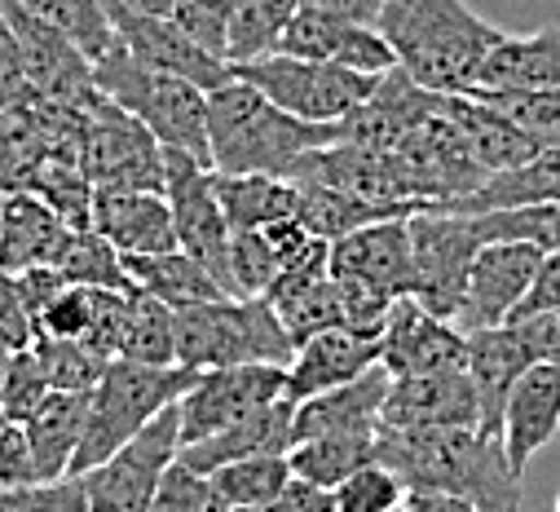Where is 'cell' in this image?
Returning a JSON list of instances; mask_svg holds the SVG:
<instances>
[{"mask_svg":"<svg viewBox=\"0 0 560 512\" xmlns=\"http://www.w3.org/2000/svg\"><path fill=\"white\" fill-rule=\"evenodd\" d=\"M225 512H256V508H273L278 494H283L292 464L288 455H247L234 464H221L208 473Z\"/></svg>","mask_w":560,"mask_h":512,"instance_id":"cell-35","label":"cell"},{"mask_svg":"<svg viewBox=\"0 0 560 512\" xmlns=\"http://www.w3.org/2000/svg\"><path fill=\"white\" fill-rule=\"evenodd\" d=\"M296 340L288 336L273 301L260 296H212L177 310V362L190 371L234 362L288 366Z\"/></svg>","mask_w":560,"mask_h":512,"instance_id":"cell-6","label":"cell"},{"mask_svg":"<svg viewBox=\"0 0 560 512\" xmlns=\"http://www.w3.org/2000/svg\"><path fill=\"white\" fill-rule=\"evenodd\" d=\"M384 394H388V371L375 362L362 375L323 389L305 403H296L292 416V442L323 438V433H380L384 424Z\"/></svg>","mask_w":560,"mask_h":512,"instance_id":"cell-24","label":"cell"},{"mask_svg":"<svg viewBox=\"0 0 560 512\" xmlns=\"http://www.w3.org/2000/svg\"><path fill=\"white\" fill-rule=\"evenodd\" d=\"M380 366L388 375L464 366V331L415 296H397L380 327Z\"/></svg>","mask_w":560,"mask_h":512,"instance_id":"cell-16","label":"cell"},{"mask_svg":"<svg viewBox=\"0 0 560 512\" xmlns=\"http://www.w3.org/2000/svg\"><path fill=\"white\" fill-rule=\"evenodd\" d=\"M331 275L358 283L384 301L415 296V252L410 217H380L331 238Z\"/></svg>","mask_w":560,"mask_h":512,"instance_id":"cell-13","label":"cell"},{"mask_svg":"<svg viewBox=\"0 0 560 512\" xmlns=\"http://www.w3.org/2000/svg\"><path fill=\"white\" fill-rule=\"evenodd\" d=\"M84 420H89V394H71V389H49L40 398V407L23 420L27 446H32V464L40 481L67 477L75 446L84 438Z\"/></svg>","mask_w":560,"mask_h":512,"instance_id":"cell-30","label":"cell"},{"mask_svg":"<svg viewBox=\"0 0 560 512\" xmlns=\"http://www.w3.org/2000/svg\"><path fill=\"white\" fill-rule=\"evenodd\" d=\"M75 106H80V164L93 186L164 190V147L142 119L115 106L97 89H89Z\"/></svg>","mask_w":560,"mask_h":512,"instance_id":"cell-8","label":"cell"},{"mask_svg":"<svg viewBox=\"0 0 560 512\" xmlns=\"http://www.w3.org/2000/svg\"><path fill=\"white\" fill-rule=\"evenodd\" d=\"M177 451H182V433H177V403H173L151 424L137 429L119 451H110L102 464L75 473L84 486V503L93 512H147Z\"/></svg>","mask_w":560,"mask_h":512,"instance_id":"cell-9","label":"cell"},{"mask_svg":"<svg viewBox=\"0 0 560 512\" xmlns=\"http://www.w3.org/2000/svg\"><path fill=\"white\" fill-rule=\"evenodd\" d=\"M0 340H5L10 349H27L36 340L32 310L23 301L19 275H10V270H0Z\"/></svg>","mask_w":560,"mask_h":512,"instance_id":"cell-49","label":"cell"},{"mask_svg":"<svg viewBox=\"0 0 560 512\" xmlns=\"http://www.w3.org/2000/svg\"><path fill=\"white\" fill-rule=\"evenodd\" d=\"M375 459L388 464L406 490H446L472 512L521 508V477L508 464L503 438L477 424H433V429H388L380 424Z\"/></svg>","mask_w":560,"mask_h":512,"instance_id":"cell-1","label":"cell"},{"mask_svg":"<svg viewBox=\"0 0 560 512\" xmlns=\"http://www.w3.org/2000/svg\"><path fill=\"white\" fill-rule=\"evenodd\" d=\"M547 310H560V247L542 252L538 275H534V283H529V292H525V301L516 305L512 318H529V314H547Z\"/></svg>","mask_w":560,"mask_h":512,"instance_id":"cell-51","label":"cell"},{"mask_svg":"<svg viewBox=\"0 0 560 512\" xmlns=\"http://www.w3.org/2000/svg\"><path fill=\"white\" fill-rule=\"evenodd\" d=\"M401 512H472V508L459 494H446V490H406Z\"/></svg>","mask_w":560,"mask_h":512,"instance_id":"cell-55","label":"cell"},{"mask_svg":"<svg viewBox=\"0 0 560 512\" xmlns=\"http://www.w3.org/2000/svg\"><path fill=\"white\" fill-rule=\"evenodd\" d=\"M32 349L40 358V371L49 380V389H71V394H89L93 384L102 380L106 362H110L102 349H93L80 336H45L40 331L32 340Z\"/></svg>","mask_w":560,"mask_h":512,"instance_id":"cell-38","label":"cell"},{"mask_svg":"<svg viewBox=\"0 0 560 512\" xmlns=\"http://www.w3.org/2000/svg\"><path fill=\"white\" fill-rule=\"evenodd\" d=\"M314 243L301 217H283L256 230H230V279L238 296H260L296 256Z\"/></svg>","mask_w":560,"mask_h":512,"instance_id":"cell-27","label":"cell"},{"mask_svg":"<svg viewBox=\"0 0 560 512\" xmlns=\"http://www.w3.org/2000/svg\"><path fill=\"white\" fill-rule=\"evenodd\" d=\"M397 67L424 89L468 93L494 40V23L472 14L464 0H384L375 14Z\"/></svg>","mask_w":560,"mask_h":512,"instance_id":"cell-3","label":"cell"},{"mask_svg":"<svg viewBox=\"0 0 560 512\" xmlns=\"http://www.w3.org/2000/svg\"><path fill=\"white\" fill-rule=\"evenodd\" d=\"M23 508H32V512H40V508H49V512H84L89 503H84L80 477L67 473V477H54V481H23V486L0 490V512H23Z\"/></svg>","mask_w":560,"mask_h":512,"instance_id":"cell-46","label":"cell"},{"mask_svg":"<svg viewBox=\"0 0 560 512\" xmlns=\"http://www.w3.org/2000/svg\"><path fill=\"white\" fill-rule=\"evenodd\" d=\"M349 124H314L278 102H269L256 84L234 71L208 89V168L217 173H269L288 177L310 151L345 142Z\"/></svg>","mask_w":560,"mask_h":512,"instance_id":"cell-2","label":"cell"},{"mask_svg":"<svg viewBox=\"0 0 560 512\" xmlns=\"http://www.w3.org/2000/svg\"><path fill=\"white\" fill-rule=\"evenodd\" d=\"M54 266L62 270L67 283H80V288H128V270H124V256L119 247L97 234L93 225H71L58 256H54Z\"/></svg>","mask_w":560,"mask_h":512,"instance_id":"cell-36","label":"cell"},{"mask_svg":"<svg viewBox=\"0 0 560 512\" xmlns=\"http://www.w3.org/2000/svg\"><path fill=\"white\" fill-rule=\"evenodd\" d=\"M124 270H128V279L137 288H147L151 296H160L173 310L195 305V301H212V296H234L195 261V256H186L182 247L151 252V256H124Z\"/></svg>","mask_w":560,"mask_h":512,"instance_id":"cell-32","label":"cell"},{"mask_svg":"<svg viewBox=\"0 0 560 512\" xmlns=\"http://www.w3.org/2000/svg\"><path fill=\"white\" fill-rule=\"evenodd\" d=\"M380 362V331H358V327H323L305 340H296L288 366H283V398L288 403H305L323 389L362 375L366 366Z\"/></svg>","mask_w":560,"mask_h":512,"instance_id":"cell-18","label":"cell"},{"mask_svg":"<svg viewBox=\"0 0 560 512\" xmlns=\"http://www.w3.org/2000/svg\"><path fill=\"white\" fill-rule=\"evenodd\" d=\"M89 323H93V288H80V283H67L54 305L36 318V336H89Z\"/></svg>","mask_w":560,"mask_h":512,"instance_id":"cell-48","label":"cell"},{"mask_svg":"<svg viewBox=\"0 0 560 512\" xmlns=\"http://www.w3.org/2000/svg\"><path fill=\"white\" fill-rule=\"evenodd\" d=\"M102 10L110 19V27H115V40L128 54L142 58L147 67L182 75V80H190L199 89H217L230 75V62L208 54V49H199L168 14H137V10L119 5V0H102Z\"/></svg>","mask_w":560,"mask_h":512,"instance_id":"cell-15","label":"cell"},{"mask_svg":"<svg viewBox=\"0 0 560 512\" xmlns=\"http://www.w3.org/2000/svg\"><path fill=\"white\" fill-rule=\"evenodd\" d=\"M265 296L273 301V310H278V318H283L292 340H305L323 327L345 323L340 292H336V279H331V243L314 238L296 261L269 283Z\"/></svg>","mask_w":560,"mask_h":512,"instance_id":"cell-21","label":"cell"},{"mask_svg":"<svg viewBox=\"0 0 560 512\" xmlns=\"http://www.w3.org/2000/svg\"><path fill=\"white\" fill-rule=\"evenodd\" d=\"M19 5H27L45 23H54L89 62L115 45V27L102 10V0H19Z\"/></svg>","mask_w":560,"mask_h":512,"instance_id":"cell-40","label":"cell"},{"mask_svg":"<svg viewBox=\"0 0 560 512\" xmlns=\"http://www.w3.org/2000/svg\"><path fill=\"white\" fill-rule=\"evenodd\" d=\"M10 358H14V349H10L5 340H0V380H5V366H10Z\"/></svg>","mask_w":560,"mask_h":512,"instance_id":"cell-57","label":"cell"},{"mask_svg":"<svg viewBox=\"0 0 560 512\" xmlns=\"http://www.w3.org/2000/svg\"><path fill=\"white\" fill-rule=\"evenodd\" d=\"M0 424H5V411H0Z\"/></svg>","mask_w":560,"mask_h":512,"instance_id":"cell-59","label":"cell"},{"mask_svg":"<svg viewBox=\"0 0 560 512\" xmlns=\"http://www.w3.org/2000/svg\"><path fill=\"white\" fill-rule=\"evenodd\" d=\"M310 10H327V14H345V19H358V23H375L384 0H301Z\"/></svg>","mask_w":560,"mask_h":512,"instance_id":"cell-56","label":"cell"},{"mask_svg":"<svg viewBox=\"0 0 560 512\" xmlns=\"http://www.w3.org/2000/svg\"><path fill=\"white\" fill-rule=\"evenodd\" d=\"M19 288H23V301H27V310H32V323H36V318L54 305V296L67 288V279H62L58 266H32V270L19 275Z\"/></svg>","mask_w":560,"mask_h":512,"instance_id":"cell-53","label":"cell"},{"mask_svg":"<svg viewBox=\"0 0 560 512\" xmlns=\"http://www.w3.org/2000/svg\"><path fill=\"white\" fill-rule=\"evenodd\" d=\"M151 508H160V512H225L212 477L199 473L195 464H186L182 455L164 468V477L151 494Z\"/></svg>","mask_w":560,"mask_h":512,"instance_id":"cell-43","label":"cell"},{"mask_svg":"<svg viewBox=\"0 0 560 512\" xmlns=\"http://www.w3.org/2000/svg\"><path fill=\"white\" fill-rule=\"evenodd\" d=\"M556 508H560V494H556Z\"/></svg>","mask_w":560,"mask_h":512,"instance_id":"cell-60","label":"cell"},{"mask_svg":"<svg viewBox=\"0 0 560 512\" xmlns=\"http://www.w3.org/2000/svg\"><path fill=\"white\" fill-rule=\"evenodd\" d=\"M67 230L71 225L36 190H5V203H0V270L23 275L32 266H54Z\"/></svg>","mask_w":560,"mask_h":512,"instance_id":"cell-28","label":"cell"},{"mask_svg":"<svg viewBox=\"0 0 560 512\" xmlns=\"http://www.w3.org/2000/svg\"><path fill=\"white\" fill-rule=\"evenodd\" d=\"M486 97L494 110H503L534 147H560V89L547 93H490V89H468Z\"/></svg>","mask_w":560,"mask_h":512,"instance_id":"cell-41","label":"cell"},{"mask_svg":"<svg viewBox=\"0 0 560 512\" xmlns=\"http://www.w3.org/2000/svg\"><path fill=\"white\" fill-rule=\"evenodd\" d=\"M542 199H560V147H538L529 160L490 173L481 186H472L468 195L455 199H438L429 208H446V212H486V208H516V203H542Z\"/></svg>","mask_w":560,"mask_h":512,"instance_id":"cell-29","label":"cell"},{"mask_svg":"<svg viewBox=\"0 0 560 512\" xmlns=\"http://www.w3.org/2000/svg\"><path fill=\"white\" fill-rule=\"evenodd\" d=\"M23 481H40V477H36V464H32V446H27L23 424L5 420V424H0V490H5V486H23Z\"/></svg>","mask_w":560,"mask_h":512,"instance_id":"cell-50","label":"cell"},{"mask_svg":"<svg viewBox=\"0 0 560 512\" xmlns=\"http://www.w3.org/2000/svg\"><path fill=\"white\" fill-rule=\"evenodd\" d=\"M115 358L132 362H177V310L151 296L147 288L124 292V323H119V349Z\"/></svg>","mask_w":560,"mask_h":512,"instance_id":"cell-33","label":"cell"},{"mask_svg":"<svg viewBox=\"0 0 560 512\" xmlns=\"http://www.w3.org/2000/svg\"><path fill=\"white\" fill-rule=\"evenodd\" d=\"M40 102L36 84L27 80V67H23V54H19V40L5 23V14H0V110H32Z\"/></svg>","mask_w":560,"mask_h":512,"instance_id":"cell-47","label":"cell"},{"mask_svg":"<svg viewBox=\"0 0 560 512\" xmlns=\"http://www.w3.org/2000/svg\"><path fill=\"white\" fill-rule=\"evenodd\" d=\"M195 380L190 366L182 362H132V358H110L102 380L89 389V420L84 438L75 446L71 473H84L102 464L110 451H119L137 429L151 424L164 407H173L186 384Z\"/></svg>","mask_w":560,"mask_h":512,"instance_id":"cell-5","label":"cell"},{"mask_svg":"<svg viewBox=\"0 0 560 512\" xmlns=\"http://www.w3.org/2000/svg\"><path fill=\"white\" fill-rule=\"evenodd\" d=\"M278 49L301 54V58H323V62L366 71V75H384L397 67V58L375 23H358V19L310 10V5H301L292 14V23L278 36Z\"/></svg>","mask_w":560,"mask_h":512,"instance_id":"cell-17","label":"cell"},{"mask_svg":"<svg viewBox=\"0 0 560 512\" xmlns=\"http://www.w3.org/2000/svg\"><path fill=\"white\" fill-rule=\"evenodd\" d=\"M212 190L221 199L230 230H256L269 221L296 217V199H301L292 177H269V173H217L212 168Z\"/></svg>","mask_w":560,"mask_h":512,"instance_id":"cell-31","label":"cell"},{"mask_svg":"<svg viewBox=\"0 0 560 512\" xmlns=\"http://www.w3.org/2000/svg\"><path fill=\"white\" fill-rule=\"evenodd\" d=\"M89 225L106 234L119 256H151V252H173L177 230H173V208L164 190H132V186H93V208Z\"/></svg>","mask_w":560,"mask_h":512,"instance_id":"cell-20","label":"cell"},{"mask_svg":"<svg viewBox=\"0 0 560 512\" xmlns=\"http://www.w3.org/2000/svg\"><path fill=\"white\" fill-rule=\"evenodd\" d=\"M388 429H433V424H477V394L464 366L388 375L384 394Z\"/></svg>","mask_w":560,"mask_h":512,"instance_id":"cell-22","label":"cell"},{"mask_svg":"<svg viewBox=\"0 0 560 512\" xmlns=\"http://www.w3.org/2000/svg\"><path fill=\"white\" fill-rule=\"evenodd\" d=\"M481 230V238H516V243H534L538 252H556L560 247V199H542V203H516V208H486V212H468Z\"/></svg>","mask_w":560,"mask_h":512,"instance_id":"cell-39","label":"cell"},{"mask_svg":"<svg viewBox=\"0 0 560 512\" xmlns=\"http://www.w3.org/2000/svg\"><path fill=\"white\" fill-rule=\"evenodd\" d=\"M164 199L173 208L177 247L186 256H195L225 292H234V279H230V221H225L221 199L212 190V168L190 151L164 147Z\"/></svg>","mask_w":560,"mask_h":512,"instance_id":"cell-11","label":"cell"},{"mask_svg":"<svg viewBox=\"0 0 560 512\" xmlns=\"http://www.w3.org/2000/svg\"><path fill=\"white\" fill-rule=\"evenodd\" d=\"M529 362L534 358H529V349H525V340L512 323L464 331V371H468L472 394H477V429L481 433L499 438L508 394H512V384L521 380V371Z\"/></svg>","mask_w":560,"mask_h":512,"instance_id":"cell-23","label":"cell"},{"mask_svg":"<svg viewBox=\"0 0 560 512\" xmlns=\"http://www.w3.org/2000/svg\"><path fill=\"white\" fill-rule=\"evenodd\" d=\"M283 398V366L278 362H234L195 371L186 394L177 398V433L182 446L252 416L256 407Z\"/></svg>","mask_w":560,"mask_h":512,"instance_id":"cell-12","label":"cell"},{"mask_svg":"<svg viewBox=\"0 0 560 512\" xmlns=\"http://www.w3.org/2000/svg\"><path fill=\"white\" fill-rule=\"evenodd\" d=\"M45 394H49V380H45V371H40L36 349H32V345H27V349H14L10 366H5V380H0V411H5V420L23 424V420L40 407Z\"/></svg>","mask_w":560,"mask_h":512,"instance_id":"cell-44","label":"cell"},{"mask_svg":"<svg viewBox=\"0 0 560 512\" xmlns=\"http://www.w3.org/2000/svg\"><path fill=\"white\" fill-rule=\"evenodd\" d=\"M331 499H336V512H393V508H401L406 486H401V477L388 464L371 459V464L353 468L331 490Z\"/></svg>","mask_w":560,"mask_h":512,"instance_id":"cell-42","label":"cell"},{"mask_svg":"<svg viewBox=\"0 0 560 512\" xmlns=\"http://www.w3.org/2000/svg\"><path fill=\"white\" fill-rule=\"evenodd\" d=\"M0 203H5V186H0Z\"/></svg>","mask_w":560,"mask_h":512,"instance_id":"cell-58","label":"cell"},{"mask_svg":"<svg viewBox=\"0 0 560 512\" xmlns=\"http://www.w3.org/2000/svg\"><path fill=\"white\" fill-rule=\"evenodd\" d=\"M512 327L521 331L529 358H560V310L547 314H529V318H512Z\"/></svg>","mask_w":560,"mask_h":512,"instance_id":"cell-52","label":"cell"},{"mask_svg":"<svg viewBox=\"0 0 560 512\" xmlns=\"http://www.w3.org/2000/svg\"><path fill=\"white\" fill-rule=\"evenodd\" d=\"M490 93H547L560 89V27H538L529 36H499L486 54L477 84Z\"/></svg>","mask_w":560,"mask_h":512,"instance_id":"cell-26","label":"cell"},{"mask_svg":"<svg viewBox=\"0 0 560 512\" xmlns=\"http://www.w3.org/2000/svg\"><path fill=\"white\" fill-rule=\"evenodd\" d=\"M230 10H234V0H173V23L208 54L225 58L230 49ZM230 62V58H225Z\"/></svg>","mask_w":560,"mask_h":512,"instance_id":"cell-45","label":"cell"},{"mask_svg":"<svg viewBox=\"0 0 560 512\" xmlns=\"http://www.w3.org/2000/svg\"><path fill=\"white\" fill-rule=\"evenodd\" d=\"M230 71L247 84H256L269 102H278L283 110L314 119V124H331V119H349L380 84V75L366 71H349L323 58H301L288 49H269L260 58L247 62H230Z\"/></svg>","mask_w":560,"mask_h":512,"instance_id":"cell-7","label":"cell"},{"mask_svg":"<svg viewBox=\"0 0 560 512\" xmlns=\"http://www.w3.org/2000/svg\"><path fill=\"white\" fill-rule=\"evenodd\" d=\"M542 252L534 243H516V238H486L472 256L468 270V288H464V305L455 314L459 331H477V327H499L516 314V305L525 301L534 275H538Z\"/></svg>","mask_w":560,"mask_h":512,"instance_id":"cell-14","label":"cell"},{"mask_svg":"<svg viewBox=\"0 0 560 512\" xmlns=\"http://www.w3.org/2000/svg\"><path fill=\"white\" fill-rule=\"evenodd\" d=\"M93 89L142 119L160 147L190 151L208 164V89L147 67L119 40L102 58H93Z\"/></svg>","mask_w":560,"mask_h":512,"instance_id":"cell-4","label":"cell"},{"mask_svg":"<svg viewBox=\"0 0 560 512\" xmlns=\"http://www.w3.org/2000/svg\"><path fill=\"white\" fill-rule=\"evenodd\" d=\"M481 230L468 212L446 208H419L410 212V252H415V301L433 314L451 318L464 305L468 270L481 247Z\"/></svg>","mask_w":560,"mask_h":512,"instance_id":"cell-10","label":"cell"},{"mask_svg":"<svg viewBox=\"0 0 560 512\" xmlns=\"http://www.w3.org/2000/svg\"><path fill=\"white\" fill-rule=\"evenodd\" d=\"M380 433H323V438H301L288 451V464L296 477L336 490L353 468L375 459Z\"/></svg>","mask_w":560,"mask_h":512,"instance_id":"cell-34","label":"cell"},{"mask_svg":"<svg viewBox=\"0 0 560 512\" xmlns=\"http://www.w3.org/2000/svg\"><path fill=\"white\" fill-rule=\"evenodd\" d=\"M273 508H278V512H336V499H331L327 486H314V481H305V477L292 473Z\"/></svg>","mask_w":560,"mask_h":512,"instance_id":"cell-54","label":"cell"},{"mask_svg":"<svg viewBox=\"0 0 560 512\" xmlns=\"http://www.w3.org/2000/svg\"><path fill=\"white\" fill-rule=\"evenodd\" d=\"M560 433V358H538L521 371V380L512 384L508 407H503V451L516 477H525V468L534 464L538 451H547V442Z\"/></svg>","mask_w":560,"mask_h":512,"instance_id":"cell-19","label":"cell"},{"mask_svg":"<svg viewBox=\"0 0 560 512\" xmlns=\"http://www.w3.org/2000/svg\"><path fill=\"white\" fill-rule=\"evenodd\" d=\"M301 10V0H234L230 10V62H247L260 58L269 49H278V36L292 23V14Z\"/></svg>","mask_w":560,"mask_h":512,"instance_id":"cell-37","label":"cell"},{"mask_svg":"<svg viewBox=\"0 0 560 512\" xmlns=\"http://www.w3.org/2000/svg\"><path fill=\"white\" fill-rule=\"evenodd\" d=\"M292 416H296V403L288 398H273L265 407H256L252 416L182 446L177 455L186 464H195L199 473H212L221 464H234V459H247V455H288L292 451Z\"/></svg>","mask_w":560,"mask_h":512,"instance_id":"cell-25","label":"cell"}]
</instances>
